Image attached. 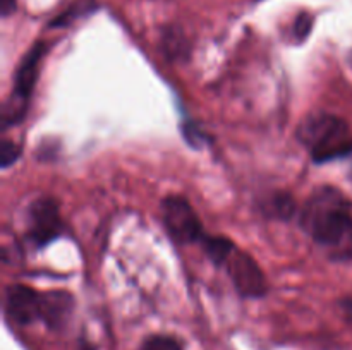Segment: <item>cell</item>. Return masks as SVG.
Here are the masks:
<instances>
[{"mask_svg":"<svg viewBox=\"0 0 352 350\" xmlns=\"http://www.w3.org/2000/svg\"><path fill=\"white\" fill-rule=\"evenodd\" d=\"M74 311V299L67 292H43L41 321L54 331H60L67 326Z\"/></svg>","mask_w":352,"mask_h":350,"instance_id":"8","label":"cell"},{"mask_svg":"<svg viewBox=\"0 0 352 350\" xmlns=\"http://www.w3.org/2000/svg\"><path fill=\"white\" fill-rule=\"evenodd\" d=\"M263 209L268 216L272 218L280 220H291L294 216L298 205H296L294 198L285 192H275L272 194L267 201L263 202Z\"/></svg>","mask_w":352,"mask_h":350,"instance_id":"9","label":"cell"},{"mask_svg":"<svg viewBox=\"0 0 352 350\" xmlns=\"http://www.w3.org/2000/svg\"><path fill=\"white\" fill-rule=\"evenodd\" d=\"M140 350H182V345L174 336L153 335L144 340Z\"/></svg>","mask_w":352,"mask_h":350,"instance_id":"12","label":"cell"},{"mask_svg":"<svg viewBox=\"0 0 352 350\" xmlns=\"http://www.w3.org/2000/svg\"><path fill=\"white\" fill-rule=\"evenodd\" d=\"M184 136L192 146H199V144H203L206 141L205 132L199 130L198 127H196V124H188V126H184Z\"/></svg>","mask_w":352,"mask_h":350,"instance_id":"16","label":"cell"},{"mask_svg":"<svg viewBox=\"0 0 352 350\" xmlns=\"http://www.w3.org/2000/svg\"><path fill=\"white\" fill-rule=\"evenodd\" d=\"M19 156L21 148L17 146V144H14L12 141L3 139L2 146H0V161H2V168H7L12 163H16V160Z\"/></svg>","mask_w":352,"mask_h":350,"instance_id":"14","label":"cell"},{"mask_svg":"<svg viewBox=\"0 0 352 350\" xmlns=\"http://www.w3.org/2000/svg\"><path fill=\"white\" fill-rule=\"evenodd\" d=\"M30 239L36 246H45L57 239L62 232V218L57 201L50 198L36 199L28 211Z\"/></svg>","mask_w":352,"mask_h":350,"instance_id":"6","label":"cell"},{"mask_svg":"<svg viewBox=\"0 0 352 350\" xmlns=\"http://www.w3.org/2000/svg\"><path fill=\"white\" fill-rule=\"evenodd\" d=\"M234 287L246 299H260L268 292V281L260 264L248 253L236 249L223 263Z\"/></svg>","mask_w":352,"mask_h":350,"instance_id":"5","label":"cell"},{"mask_svg":"<svg viewBox=\"0 0 352 350\" xmlns=\"http://www.w3.org/2000/svg\"><path fill=\"white\" fill-rule=\"evenodd\" d=\"M14 9H16V0H0V10H2L3 17L12 14Z\"/></svg>","mask_w":352,"mask_h":350,"instance_id":"17","label":"cell"},{"mask_svg":"<svg viewBox=\"0 0 352 350\" xmlns=\"http://www.w3.org/2000/svg\"><path fill=\"white\" fill-rule=\"evenodd\" d=\"M93 9V5H89V3H78V5L71 7V9L67 10V12H64L62 16H58V19H55L54 23H52V26H65V24L72 23V21L76 19V17L82 16V14L86 12V10Z\"/></svg>","mask_w":352,"mask_h":350,"instance_id":"15","label":"cell"},{"mask_svg":"<svg viewBox=\"0 0 352 350\" xmlns=\"http://www.w3.org/2000/svg\"><path fill=\"white\" fill-rule=\"evenodd\" d=\"M201 246H203V250L206 253V256H208L215 264L226 263V261L229 259L230 254L237 249L236 244L223 235H217V237L205 235L201 240Z\"/></svg>","mask_w":352,"mask_h":350,"instance_id":"10","label":"cell"},{"mask_svg":"<svg viewBox=\"0 0 352 350\" xmlns=\"http://www.w3.org/2000/svg\"><path fill=\"white\" fill-rule=\"evenodd\" d=\"M47 54V45L43 41H38L28 50L24 58L21 60L16 74H14V89L10 102L7 103L3 110V120L7 126L14 122H19L26 112V105L30 102V96L36 84L38 74H40V64Z\"/></svg>","mask_w":352,"mask_h":350,"instance_id":"3","label":"cell"},{"mask_svg":"<svg viewBox=\"0 0 352 350\" xmlns=\"http://www.w3.org/2000/svg\"><path fill=\"white\" fill-rule=\"evenodd\" d=\"M43 292H38L26 285H9L6 290V312L16 325L28 326L41 321Z\"/></svg>","mask_w":352,"mask_h":350,"instance_id":"7","label":"cell"},{"mask_svg":"<svg viewBox=\"0 0 352 350\" xmlns=\"http://www.w3.org/2000/svg\"><path fill=\"white\" fill-rule=\"evenodd\" d=\"M340 305H342V311H344V314H346L347 321L352 323V301L346 299V301L340 302Z\"/></svg>","mask_w":352,"mask_h":350,"instance_id":"18","label":"cell"},{"mask_svg":"<svg viewBox=\"0 0 352 350\" xmlns=\"http://www.w3.org/2000/svg\"><path fill=\"white\" fill-rule=\"evenodd\" d=\"M162 216L167 233L177 244L188 246L201 242L205 237L201 220L184 196H167L162 201Z\"/></svg>","mask_w":352,"mask_h":350,"instance_id":"4","label":"cell"},{"mask_svg":"<svg viewBox=\"0 0 352 350\" xmlns=\"http://www.w3.org/2000/svg\"><path fill=\"white\" fill-rule=\"evenodd\" d=\"M313 30V16L308 12L299 14L298 19L294 21V26H292V34L298 41H305L308 38V34Z\"/></svg>","mask_w":352,"mask_h":350,"instance_id":"13","label":"cell"},{"mask_svg":"<svg viewBox=\"0 0 352 350\" xmlns=\"http://www.w3.org/2000/svg\"><path fill=\"white\" fill-rule=\"evenodd\" d=\"M298 141L308 148L315 163L337 160L352 153V132L347 122L327 112H315L301 120Z\"/></svg>","mask_w":352,"mask_h":350,"instance_id":"2","label":"cell"},{"mask_svg":"<svg viewBox=\"0 0 352 350\" xmlns=\"http://www.w3.org/2000/svg\"><path fill=\"white\" fill-rule=\"evenodd\" d=\"M302 230L332 261H352V205L337 187L315 189L301 213Z\"/></svg>","mask_w":352,"mask_h":350,"instance_id":"1","label":"cell"},{"mask_svg":"<svg viewBox=\"0 0 352 350\" xmlns=\"http://www.w3.org/2000/svg\"><path fill=\"white\" fill-rule=\"evenodd\" d=\"M164 54L168 58H179L182 54H188V41L181 31L168 30L164 36Z\"/></svg>","mask_w":352,"mask_h":350,"instance_id":"11","label":"cell"}]
</instances>
